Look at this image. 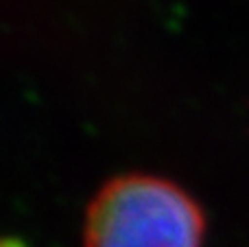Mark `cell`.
Wrapping results in <instances>:
<instances>
[{"label": "cell", "instance_id": "obj_1", "mask_svg": "<svg viewBox=\"0 0 249 247\" xmlns=\"http://www.w3.org/2000/svg\"><path fill=\"white\" fill-rule=\"evenodd\" d=\"M203 214L175 184L124 175L99 191L86 217V247H201Z\"/></svg>", "mask_w": 249, "mask_h": 247}]
</instances>
